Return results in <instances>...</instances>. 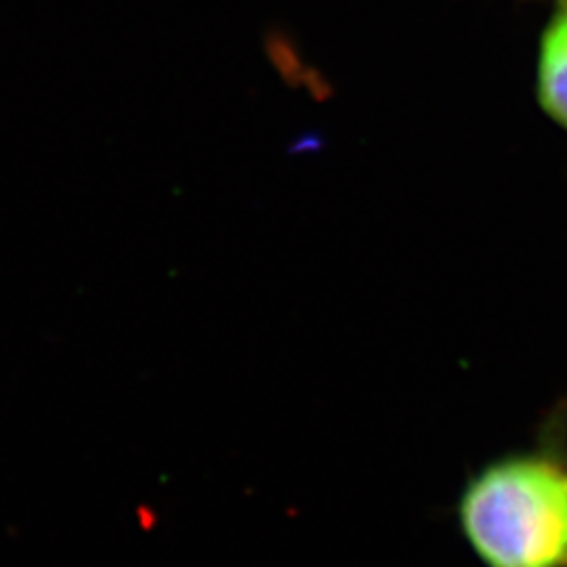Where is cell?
<instances>
[{
	"label": "cell",
	"mask_w": 567,
	"mask_h": 567,
	"mask_svg": "<svg viewBox=\"0 0 567 567\" xmlns=\"http://www.w3.org/2000/svg\"><path fill=\"white\" fill-rule=\"evenodd\" d=\"M458 524L486 567H567V458L522 452L468 480Z\"/></svg>",
	"instance_id": "obj_1"
},
{
	"label": "cell",
	"mask_w": 567,
	"mask_h": 567,
	"mask_svg": "<svg viewBox=\"0 0 567 567\" xmlns=\"http://www.w3.org/2000/svg\"><path fill=\"white\" fill-rule=\"evenodd\" d=\"M538 100L567 128V0L550 16L538 51Z\"/></svg>",
	"instance_id": "obj_2"
}]
</instances>
